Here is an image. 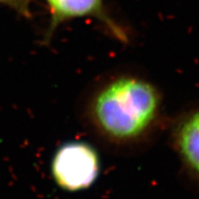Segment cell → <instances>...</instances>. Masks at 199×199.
<instances>
[{
	"label": "cell",
	"instance_id": "1",
	"mask_svg": "<svg viewBox=\"0 0 199 199\" xmlns=\"http://www.w3.org/2000/svg\"><path fill=\"white\" fill-rule=\"evenodd\" d=\"M159 104L158 90L150 82L126 76L99 90L91 104V114L105 136L130 141L148 131L157 118Z\"/></svg>",
	"mask_w": 199,
	"mask_h": 199
},
{
	"label": "cell",
	"instance_id": "2",
	"mask_svg": "<svg viewBox=\"0 0 199 199\" xmlns=\"http://www.w3.org/2000/svg\"><path fill=\"white\" fill-rule=\"evenodd\" d=\"M100 172V159L94 148L86 142L64 144L52 159V175L59 187L69 192L92 185Z\"/></svg>",
	"mask_w": 199,
	"mask_h": 199
},
{
	"label": "cell",
	"instance_id": "3",
	"mask_svg": "<svg viewBox=\"0 0 199 199\" xmlns=\"http://www.w3.org/2000/svg\"><path fill=\"white\" fill-rule=\"evenodd\" d=\"M46 2L52 17L47 38H50L56 27L66 21L91 17L105 24L119 41H127L124 31L105 12L102 0H46Z\"/></svg>",
	"mask_w": 199,
	"mask_h": 199
},
{
	"label": "cell",
	"instance_id": "4",
	"mask_svg": "<svg viewBox=\"0 0 199 199\" xmlns=\"http://www.w3.org/2000/svg\"><path fill=\"white\" fill-rule=\"evenodd\" d=\"M174 140L186 168L199 177V110L192 112L180 122Z\"/></svg>",
	"mask_w": 199,
	"mask_h": 199
},
{
	"label": "cell",
	"instance_id": "5",
	"mask_svg": "<svg viewBox=\"0 0 199 199\" xmlns=\"http://www.w3.org/2000/svg\"><path fill=\"white\" fill-rule=\"evenodd\" d=\"M32 0H0V5L7 6L22 16H30V7Z\"/></svg>",
	"mask_w": 199,
	"mask_h": 199
}]
</instances>
